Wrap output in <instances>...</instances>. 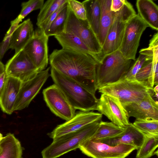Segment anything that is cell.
I'll list each match as a JSON object with an SVG mask.
<instances>
[{"instance_id": "cell-1", "label": "cell", "mask_w": 158, "mask_h": 158, "mask_svg": "<svg viewBox=\"0 0 158 158\" xmlns=\"http://www.w3.org/2000/svg\"><path fill=\"white\" fill-rule=\"evenodd\" d=\"M50 67L77 82L95 94L97 63L90 55L62 48L54 49L49 57Z\"/></svg>"}, {"instance_id": "cell-2", "label": "cell", "mask_w": 158, "mask_h": 158, "mask_svg": "<svg viewBox=\"0 0 158 158\" xmlns=\"http://www.w3.org/2000/svg\"><path fill=\"white\" fill-rule=\"evenodd\" d=\"M50 75L75 109L91 111L97 110L98 99L95 94L71 78L50 67Z\"/></svg>"}, {"instance_id": "cell-3", "label": "cell", "mask_w": 158, "mask_h": 158, "mask_svg": "<svg viewBox=\"0 0 158 158\" xmlns=\"http://www.w3.org/2000/svg\"><path fill=\"white\" fill-rule=\"evenodd\" d=\"M101 120L95 122L76 131L53 139L52 143L42 151V158H57L79 148L82 142L93 135Z\"/></svg>"}, {"instance_id": "cell-4", "label": "cell", "mask_w": 158, "mask_h": 158, "mask_svg": "<svg viewBox=\"0 0 158 158\" xmlns=\"http://www.w3.org/2000/svg\"><path fill=\"white\" fill-rule=\"evenodd\" d=\"M98 92L114 97L121 104L137 102L149 94L153 96V88L146 82L123 77L118 81L99 88Z\"/></svg>"}, {"instance_id": "cell-5", "label": "cell", "mask_w": 158, "mask_h": 158, "mask_svg": "<svg viewBox=\"0 0 158 158\" xmlns=\"http://www.w3.org/2000/svg\"><path fill=\"white\" fill-rule=\"evenodd\" d=\"M132 60L126 59L118 50L104 56L96 69L97 89L116 82L124 77Z\"/></svg>"}, {"instance_id": "cell-6", "label": "cell", "mask_w": 158, "mask_h": 158, "mask_svg": "<svg viewBox=\"0 0 158 158\" xmlns=\"http://www.w3.org/2000/svg\"><path fill=\"white\" fill-rule=\"evenodd\" d=\"M136 14L132 5L127 1L121 9L116 12L102 47L103 56L111 54L119 48L127 22Z\"/></svg>"}, {"instance_id": "cell-7", "label": "cell", "mask_w": 158, "mask_h": 158, "mask_svg": "<svg viewBox=\"0 0 158 158\" xmlns=\"http://www.w3.org/2000/svg\"><path fill=\"white\" fill-rule=\"evenodd\" d=\"M148 25L136 14L127 23L118 50L126 59L135 60L141 36Z\"/></svg>"}, {"instance_id": "cell-8", "label": "cell", "mask_w": 158, "mask_h": 158, "mask_svg": "<svg viewBox=\"0 0 158 158\" xmlns=\"http://www.w3.org/2000/svg\"><path fill=\"white\" fill-rule=\"evenodd\" d=\"M79 148L83 153L92 158H125L136 150L135 147L127 144L110 146L90 138L82 142Z\"/></svg>"}, {"instance_id": "cell-9", "label": "cell", "mask_w": 158, "mask_h": 158, "mask_svg": "<svg viewBox=\"0 0 158 158\" xmlns=\"http://www.w3.org/2000/svg\"><path fill=\"white\" fill-rule=\"evenodd\" d=\"M64 32L77 36L92 53L103 58L102 47L87 20L77 18L70 9Z\"/></svg>"}, {"instance_id": "cell-10", "label": "cell", "mask_w": 158, "mask_h": 158, "mask_svg": "<svg viewBox=\"0 0 158 158\" xmlns=\"http://www.w3.org/2000/svg\"><path fill=\"white\" fill-rule=\"evenodd\" d=\"M48 37L43 31L38 28L34 31L32 38L23 49L39 72L45 70L48 64Z\"/></svg>"}, {"instance_id": "cell-11", "label": "cell", "mask_w": 158, "mask_h": 158, "mask_svg": "<svg viewBox=\"0 0 158 158\" xmlns=\"http://www.w3.org/2000/svg\"><path fill=\"white\" fill-rule=\"evenodd\" d=\"M43 94L47 106L55 115L66 121L75 115L76 109L56 84L44 89Z\"/></svg>"}, {"instance_id": "cell-12", "label": "cell", "mask_w": 158, "mask_h": 158, "mask_svg": "<svg viewBox=\"0 0 158 158\" xmlns=\"http://www.w3.org/2000/svg\"><path fill=\"white\" fill-rule=\"evenodd\" d=\"M6 77L16 78L22 82L30 80L39 72L22 49L15 53L5 66Z\"/></svg>"}, {"instance_id": "cell-13", "label": "cell", "mask_w": 158, "mask_h": 158, "mask_svg": "<svg viewBox=\"0 0 158 158\" xmlns=\"http://www.w3.org/2000/svg\"><path fill=\"white\" fill-rule=\"evenodd\" d=\"M50 69L49 67L39 72L33 78L22 82L14 107V111L21 110L28 106L50 75Z\"/></svg>"}, {"instance_id": "cell-14", "label": "cell", "mask_w": 158, "mask_h": 158, "mask_svg": "<svg viewBox=\"0 0 158 158\" xmlns=\"http://www.w3.org/2000/svg\"><path fill=\"white\" fill-rule=\"evenodd\" d=\"M97 110L119 127L125 128L130 123L129 118L120 101L111 95L102 94L98 99Z\"/></svg>"}, {"instance_id": "cell-15", "label": "cell", "mask_w": 158, "mask_h": 158, "mask_svg": "<svg viewBox=\"0 0 158 158\" xmlns=\"http://www.w3.org/2000/svg\"><path fill=\"white\" fill-rule=\"evenodd\" d=\"M102 116V115L99 113L80 111L76 113L70 120L58 125L48 135L53 139L76 131L88 124L101 120Z\"/></svg>"}, {"instance_id": "cell-16", "label": "cell", "mask_w": 158, "mask_h": 158, "mask_svg": "<svg viewBox=\"0 0 158 158\" xmlns=\"http://www.w3.org/2000/svg\"><path fill=\"white\" fill-rule=\"evenodd\" d=\"M149 94L137 102L122 104L128 118L158 120V101Z\"/></svg>"}, {"instance_id": "cell-17", "label": "cell", "mask_w": 158, "mask_h": 158, "mask_svg": "<svg viewBox=\"0 0 158 158\" xmlns=\"http://www.w3.org/2000/svg\"><path fill=\"white\" fill-rule=\"evenodd\" d=\"M145 138V134L137 129L133 123H130L122 133L115 137L94 139L110 146H115L120 144H127L135 147L137 150L142 145Z\"/></svg>"}, {"instance_id": "cell-18", "label": "cell", "mask_w": 158, "mask_h": 158, "mask_svg": "<svg viewBox=\"0 0 158 158\" xmlns=\"http://www.w3.org/2000/svg\"><path fill=\"white\" fill-rule=\"evenodd\" d=\"M22 81L16 78L6 77L0 93V108L3 112L11 114L19 91Z\"/></svg>"}, {"instance_id": "cell-19", "label": "cell", "mask_w": 158, "mask_h": 158, "mask_svg": "<svg viewBox=\"0 0 158 158\" xmlns=\"http://www.w3.org/2000/svg\"><path fill=\"white\" fill-rule=\"evenodd\" d=\"M33 26L30 19L19 24L10 36L9 49L16 53L22 50L33 36Z\"/></svg>"}, {"instance_id": "cell-20", "label": "cell", "mask_w": 158, "mask_h": 158, "mask_svg": "<svg viewBox=\"0 0 158 158\" xmlns=\"http://www.w3.org/2000/svg\"><path fill=\"white\" fill-rule=\"evenodd\" d=\"M54 37L62 49L88 54L94 58L98 64L101 63L102 59L92 53L86 45L75 35L64 32Z\"/></svg>"}, {"instance_id": "cell-21", "label": "cell", "mask_w": 158, "mask_h": 158, "mask_svg": "<svg viewBox=\"0 0 158 158\" xmlns=\"http://www.w3.org/2000/svg\"><path fill=\"white\" fill-rule=\"evenodd\" d=\"M138 14L152 29L158 30V6L151 0H138Z\"/></svg>"}, {"instance_id": "cell-22", "label": "cell", "mask_w": 158, "mask_h": 158, "mask_svg": "<svg viewBox=\"0 0 158 158\" xmlns=\"http://www.w3.org/2000/svg\"><path fill=\"white\" fill-rule=\"evenodd\" d=\"M99 2L101 17L98 39L102 47L108 32L114 21L116 12L110 10L111 0H99Z\"/></svg>"}, {"instance_id": "cell-23", "label": "cell", "mask_w": 158, "mask_h": 158, "mask_svg": "<svg viewBox=\"0 0 158 158\" xmlns=\"http://www.w3.org/2000/svg\"><path fill=\"white\" fill-rule=\"evenodd\" d=\"M0 158H22L23 148L20 141L13 134L4 137L0 144Z\"/></svg>"}, {"instance_id": "cell-24", "label": "cell", "mask_w": 158, "mask_h": 158, "mask_svg": "<svg viewBox=\"0 0 158 158\" xmlns=\"http://www.w3.org/2000/svg\"><path fill=\"white\" fill-rule=\"evenodd\" d=\"M82 2L86 11V20L98 38L101 17L99 0H86Z\"/></svg>"}, {"instance_id": "cell-25", "label": "cell", "mask_w": 158, "mask_h": 158, "mask_svg": "<svg viewBox=\"0 0 158 158\" xmlns=\"http://www.w3.org/2000/svg\"><path fill=\"white\" fill-rule=\"evenodd\" d=\"M69 10L67 1L65 6L59 12L51 23L45 34L47 36L58 35L64 32Z\"/></svg>"}, {"instance_id": "cell-26", "label": "cell", "mask_w": 158, "mask_h": 158, "mask_svg": "<svg viewBox=\"0 0 158 158\" xmlns=\"http://www.w3.org/2000/svg\"><path fill=\"white\" fill-rule=\"evenodd\" d=\"M124 129L111 122L101 120L96 131L89 138L99 139L114 137L122 133Z\"/></svg>"}, {"instance_id": "cell-27", "label": "cell", "mask_w": 158, "mask_h": 158, "mask_svg": "<svg viewBox=\"0 0 158 158\" xmlns=\"http://www.w3.org/2000/svg\"><path fill=\"white\" fill-rule=\"evenodd\" d=\"M158 146V135L145 134L142 146L138 149L135 158H150Z\"/></svg>"}, {"instance_id": "cell-28", "label": "cell", "mask_w": 158, "mask_h": 158, "mask_svg": "<svg viewBox=\"0 0 158 158\" xmlns=\"http://www.w3.org/2000/svg\"><path fill=\"white\" fill-rule=\"evenodd\" d=\"M67 0H48L44 3L38 15L36 25L45 21L50 15L67 2Z\"/></svg>"}, {"instance_id": "cell-29", "label": "cell", "mask_w": 158, "mask_h": 158, "mask_svg": "<svg viewBox=\"0 0 158 158\" xmlns=\"http://www.w3.org/2000/svg\"><path fill=\"white\" fill-rule=\"evenodd\" d=\"M133 124L145 134L158 135V120L136 119Z\"/></svg>"}, {"instance_id": "cell-30", "label": "cell", "mask_w": 158, "mask_h": 158, "mask_svg": "<svg viewBox=\"0 0 158 158\" xmlns=\"http://www.w3.org/2000/svg\"><path fill=\"white\" fill-rule=\"evenodd\" d=\"M140 54L144 55L148 59L158 60V34L155 33L150 40L149 46L139 51Z\"/></svg>"}, {"instance_id": "cell-31", "label": "cell", "mask_w": 158, "mask_h": 158, "mask_svg": "<svg viewBox=\"0 0 158 158\" xmlns=\"http://www.w3.org/2000/svg\"><path fill=\"white\" fill-rule=\"evenodd\" d=\"M44 0H30L22 3V9L18 17L22 20L28 14L33 10L40 9L42 6Z\"/></svg>"}, {"instance_id": "cell-32", "label": "cell", "mask_w": 158, "mask_h": 158, "mask_svg": "<svg viewBox=\"0 0 158 158\" xmlns=\"http://www.w3.org/2000/svg\"><path fill=\"white\" fill-rule=\"evenodd\" d=\"M152 60L146 58L142 67L136 74L135 79L142 82H146L151 72Z\"/></svg>"}, {"instance_id": "cell-33", "label": "cell", "mask_w": 158, "mask_h": 158, "mask_svg": "<svg viewBox=\"0 0 158 158\" xmlns=\"http://www.w3.org/2000/svg\"><path fill=\"white\" fill-rule=\"evenodd\" d=\"M145 59L146 56L144 55L140 54L123 77L129 80H136V74L142 67Z\"/></svg>"}, {"instance_id": "cell-34", "label": "cell", "mask_w": 158, "mask_h": 158, "mask_svg": "<svg viewBox=\"0 0 158 158\" xmlns=\"http://www.w3.org/2000/svg\"><path fill=\"white\" fill-rule=\"evenodd\" d=\"M70 9L78 19L86 20L85 9L82 2L75 0H68Z\"/></svg>"}, {"instance_id": "cell-35", "label": "cell", "mask_w": 158, "mask_h": 158, "mask_svg": "<svg viewBox=\"0 0 158 158\" xmlns=\"http://www.w3.org/2000/svg\"><path fill=\"white\" fill-rule=\"evenodd\" d=\"M10 36L3 39L0 43V59L3 57L5 54L9 49V43Z\"/></svg>"}, {"instance_id": "cell-36", "label": "cell", "mask_w": 158, "mask_h": 158, "mask_svg": "<svg viewBox=\"0 0 158 158\" xmlns=\"http://www.w3.org/2000/svg\"><path fill=\"white\" fill-rule=\"evenodd\" d=\"M125 0H111L110 10L116 12L119 11L124 5Z\"/></svg>"}, {"instance_id": "cell-37", "label": "cell", "mask_w": 158, "mask_h": 158, "mask_svg": "<svg viewBox=\"0 0 158 158\" xmlns=\"http://www.w3.org/2000/svg\"><path fill=\"white\" fill-rule=\"evenodd\" d=\"M22 21V20L17 17L14 20L11 22V26L8 31L6 32L4 37L6 38L11 36L14 31L17 27L19 25L20 22Z\"/></svg>"}, {"instance_id": "cell-38", "label": "cell", "mask_w": 158, "mask_h": 158, "mask_svg": "<svg viewBox=\"0 0 158 158\" xmlns=\"http://www.w3.org/2000/svg\"><path fill=\"white\" fill-rule=\"evenodd\" d=\"M6 77L5 72L3 73L0 76V93L4 86Z\"/></svg>"}, {"instance_id": "cell-39", "label": "cell", "mask_w": 158, "mask_h": 158, "mask_svg": "<svg viewBox=\"0 0 158 158\" xmlns=\"http://www.w3.org/2000/svg\"><path fill=\"white\" fill-rule=\"evenodd\" d=\"M153 91L154 92V94L157 99H158V85H156L154 88H153Z\"/></svg>"}, {"instance_id": "cell-40", "label": "cell", "mask_w": 158, "mask_h": 158, "mask_svg": "<svg viewBox=\"0 0 158 158\" xmlns=\"http://www.w3.org/2000/svg\"><path fill=\"white\" fill-rule=\"evenodd\" d=\"M4 137L0 133V144L1 142V141L2 140V139H3ZM2 150V148L1 147L0 145V152H1Z\"/></svg>"}, {"instance_id": "cell-41", "label": "cell", "mask_w": 158, "mask_h": 158, "mask_svg": "<svg viewBox=\"0 0 158 158\" xmlns=\"http://www.w3.org/2000/svg\"><path fill=\"white\" fill-rule=\"evenodd\" d=\"M158 150H157L156 151H155L153 154V155H156L157 156H158Z\"/></svg>"}]
</instances>
